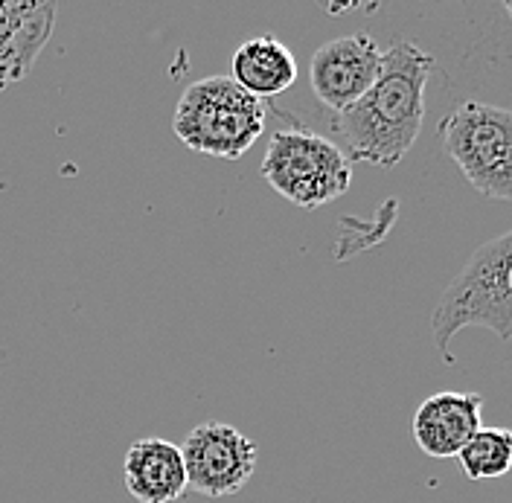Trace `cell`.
I'll list each match as a JSON object with an SVG mask.
<instances>
[{"mask_svg": "<svg viewBox=\"0 0 512 503\" xmlns=\"http://www.w3.org/2000/svg\"><path fill=\"white\" fill-rule=\"evenodd\" d=\"M460 469L469 480H495L512 472V431L510 428H480L457 454Z\"/></svg>", "mask_w": 512, "mask_h": 503, "instance_id": "cell-11", "label": "cell"}, {"mask_svg": "<svg viewBox=\"0 0 512 503\" xmlns=\"http://www.w3.org/2000/svg\"><path fill=\"white\" fill-rule=\"evenodd\" d=\"M504 9H507V15L512 18V0H507V3H504Z\"/></svg>", "mask_w": 512, "mask_h": 503, "instance_id": "cell-12", "label": "cell"}, {"mask_svg": "<svg viewBox=\"0 0 512 503\" xmlns=\"http://www.w3.org/2000/svg\"><path fill=\"white\" fill-rule=\"evenodd\" d=\"M56 24V3H0V91L21 82Z\"/></svg>", "mask_w": 512, "mask_h": 503, "instance_id": "cell-8", "label": "cell"}, {"mask_svg": "<svg viewBox=\"0 0 512 503\" xmlns=\"http://www.w3.org/2000/svg\"><path fill=\"white\" fill-rule=\"evenodd\" d=\"M434 56L414 41H396L382 59L379 79L352 108L335 117L350 163L393 169L414 149L425 120V85Z\"/></svg>", "mask_w": 512, "mask_h": 503, "instance_id": "cell-1", "label": "cell"}, {"mask_svg": "<svg viewBox=\"0 0 512 503\" xmlns=\"http://www.w3.org/2000/svg\"><path fill=\"white\" fill-rule=\"evenodd\" d=\"M483 416L480 393H434L414 413L411 431L416 445L437 460L457 457L463 445L478 434Z\"/></svg>", "mask_w": 512, "mask_h": 503, "instance_id": "cell-7", "label": "cell"}, {"mask_svg": "<svg viewBox=\"0 0 512 503\" xmlns=\"http://www.w3.org/2000/svg\"><path fill=\"white\" fill-rule=\"evenodd\" d=\"M181 457L187 486L207 498L242 492L256 472V442L227 422H204L192 428L181 445Z\"/></svg>", "mask_w": 512, "mask_h": 503, "instance_id": "cell-5", "label": "cell"}, {"mask_svg": "<svg viewBox=\"0 0 512 503\" xmlns=\"http://www.w3.org/2000/svg\"><path fill=\"white\" fill-rule=\"evenodd\" d=\"M440 140L480 195L512 201V108L463 102L440 123Z\"/></svg>", "mask_w": 512, "mask_h": 503, "instance_id": "cell-4", "label": "cell"}, {"mask_svg": "<svg viewBox=\"0 0 512 503\" xmlns=\"http://www.w3.org/2000/svg\"><path fill=\"white\" fill-rule=\"evenodd\" d=\"M233 82L256 99L286 94L297 82V59L283 41L271 35L248 38L233 53Z\"/></svg>", "mask_w": 512, "mask_h": 503, "instance_id": "cell-10", "label": "cell"}, {"mask_svg": "<svg viewBox=\"0 0 512 503\" xmlns=\"http://www.w3.org/2000/svg\"><path fill=\"white\" fill-rule=\"evenodd\" d=\"M123 474L128 495L137 503H175L190 489L181 445L160 437L134 442L126 451Z\"/></svg>", "mask_w": 512, "mask_h": 503, "instance_id": "cell-9", "label": "cell"}, {"mask_svg": "<svg viewBox=\"0 0 512 503\" xmlns=\"http://www.w3.org/2000/svg\"><path fill=\"white\" fill-rule=\"evenodd\" d=\"M262 178L300 210H318L352 184V163L332 140L303 126L280 128L262 158Z\"/></svg>", "mask_w": 512, "mask_h": 503, "instance_id": "cell-3", "label": "cell"}, {"mask_svg": "<svg viewBox=\"0 0 512 503\" xmlns=\"http://www.w3.org/2000/svg\"><path fill=\"white\" fill-rule=\"evenodd\" d=\"M382 59V47L364 32L332 38L312 56V91L329 111L341 114L373 88L382 70Z\"/></svg>", "mask_w": 512, "mask_h": 503, "instance_id": "cell-6", "label": "cell"}, {"mask_svg": "<svg viewBox=\"0 0 512 503\" xmlns=\"http://www.w3.org/2000/svg\"><path fill=\"white\" fill-rule=\"evenodd\" d=\"M265 117L262 99L245 94L230 76H210L181 94L172 131L198 155L236 160L262 137Z\"/></svg>", "mask_w": 512, "mask_h": 503, "instance_id": "cell-2", "label": "cell"}]
</instances>
